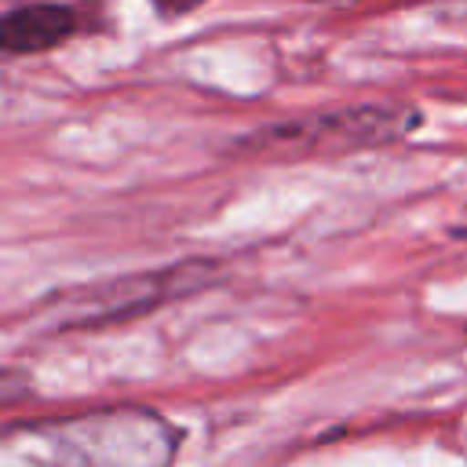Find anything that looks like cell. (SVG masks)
I'll use <instances>...</instances> for the list:
<instances>
[{"instance_id":"6da1fadb","label":"cell","mask_w":467,"mask_h":467,"mask_svg":"<svg viewBox=\"0 0 467 467\" xmlns=\"http://www.w3.org/2000/svg\"><path fill=\"white\" fill-rule=\"evenodd\" d=\"M58 467H171L179 434L146 409H99L36 427Z\"/></svg>"},{"instance_id":"7a4b0ae2","label":"cell","mask_w":467,"mask_h":467,"mask_svg":"<svg viewBox=\"0 0 467 467\" xmlns=\"http://www.w3.org/2000/svg\"><path fill=\"white\" fill-rule=\"evenodd\" d=\"M416 120H420V113L401 109V106H354V109H339L328 117H306V120L255 128L248 139L237 142V153L277 157V161L306 157V153H339V150L390 142V139L405 135Z\"/></svg>"},{"instance_id":"3957f363","label":"cell","mask_w":467,"mask_h":467,"mask_svg":"<svg viewBox=\"0 0 467 467\" xmlns=\"http://www.w3.org/2000/svg\"><path fill=\"white\" fill-rule=\"evenodd\" d=\"M215 266L208 259H190L168 270H150V274H128V277H109L99 285H88L58 303V325L77 328V325H109V321H128L146 310H157L161 303L204 288Z\"/></svg>"},{"instance_id":"277c9868","label":"cell","mask_w":467,"mask_h":467,"mask_svg":"<svg viewBox=\"0 0 467 467\" xmlns=\"http://www.w3.org/2000/svg\"><path fill=\"white\" fill-rule=\"evenodd\" d=\"M73 33H77V15L66 4H51V0H29L11 15H4L0 22V44L11 55L51 51Z\"/></svg>"},{"instance_id":"5b68a950","label":"cell","mask_w":467,"mask_h":467,"mask_svg":"<svg viewBox=\"0 0 467 467\" xmlns=\"http://www.w3.org/2000/svg\"><path fill=\"white\" fill-rule=\"evenodd\" d=\"M201 0H153V7L161 11V15H186L190 7H197Z\"/></svg>"},{"instance_id":"8992f818","label":"cell","mask_w":467,"mask_h":467,"mask_svg":"<svg viewBox=\"0 0 467 467\" xmlns=\"http://www.w3.org/2000/svg\"><path fill=\"white\" fill-rule=\"evenodd\" d=\"M456 237H467V230H456Z\"/></svg>"}]
</instances>
